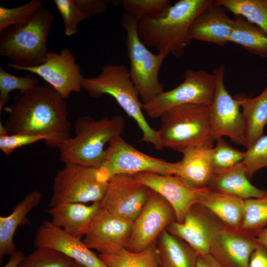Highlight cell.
<instances>
[{
	"instance_id": "8992f818",
	"label": "cell",
	"mask_w": 267,
	"mask_h": 267,
	"mask_svg": "<svg viewBox=\"0 0 267 267\" xmlns=\"http://www.w3.org/2000/svg\"><path fill=\"white\" fill-rule=\"evenodd\" d=\"M54 19L42 6L27 23L5 29L0 33V54L21 67L40 65L49 52L47 42Z\"/></svg>"
},
{
	"instance_id": "3957f363",
	"label": "cell",
	"mask_w": 267,
	"mask_h": 267,
	"mask_svg": "<svg viewBox=\"0 0 267 267\" xmlns=\"http://www.w3.org/2000/svg\"><path fill=\"white\" fill-rule=\"evenodd\" d=\"M82 89L92 98L104 95L112 96L132 118L142 133L141 141L153 144L157 150L163 149L158 131L148 123L143 113V103L138 91L133 83L129 70L123 64H108L102 66L96 76L84 77Z\"/></svg>"
},
{
	"instance_id": "2e32d148",
	"label": "cell",
	"mask_w": 267,
	"mask_h": 267,
	"mask_svg": "<svg viewBox=\"0 0 267 267\" xmlns=\"http://www.w3.org/2000/svg\"><path fill=\"white\" fill-rule=\"evenodd\" d=\"M133 222L113 215L101 207L93 219L83 241L100 254H115L126 248Z\"/></svg>"
},
{
	"instance_id": "52a82bcc",
	"label": "cell",
	"mask_w": 267,
	"mask_h": 267,
	"mask_svg": "<svg viewBox=\"0 0 267 267\" xmlns=\"http://www.w3.org/2000/svg\"><path fill=\"white\" fill-rule=\"evenodd\" d=\"M137 21L125 13L121 20V26L126 33L130 74L138 91L142 103L145 104L164 91L158 75L167 56L151 52L141 41L137 32Z\"/></svg>"
},
{
	"instance_id": "d590c367",
	"label": "cell",
	"mask_w": 267,
	"mask_h": 267,
	"mask_svg": "<svg viewBox=\"0 0 267 267\" xmlns=\"http://www.w3.org/2000/svg\"><path fill=\"white\" fill-rule=\"evenodd\" d=\"M122 3L125 13L137 20L159 15L172 5L169 0H124Z\"/></svg>"
},
{
	"instance_id": "7402d4cb",
	"label": "cell",
	"mask_w": 267,
	"mask_h": 267,
	"mask_svg": "<svg viewBox=\"0 0 267 267\" xmlns=\"http://www.w3.org/2000/svg\"><path fill=\"white\" fill-rule=\"evenodd\" d=\"M207 187L244 200L261 197L267 191L250 182L243 161L230 167L214 168Z\"/></svg>"
},
{
	"instance_id": "7bdbcfd3",
	"label": "cell",
	"mask_w": 267,
	"mask_h": 267,
	"mask_svg": "<svg viewBox=\"0 0 267 267\" xmlns=\"http://www.w3.org/2000/svg\"><path fill=\"white\" fill-rule=\"evenodd\" d=\"M256 237L258 242L267 248V226L260 231Z\"/></svg>"
},
{
	"instance_id": "7c38bea8",
	"label": "cell",
	"mask_w": 267,
	"mask_h": 267,
	"mask_svg": "<svg viewBox=\"0 0 267 267\" xmlns=\"http://www.w3.org/2000/svg\"><path fill=\"white\" fill-rule=\"evenodd\" d=\"M224 73L223 64L213 70L216 80V91L211 104L210 113L214 134L216 139L227 136L235 143L246 147L245 128L240 107L225 88Z\"/></svg>"
},
{
	"instance_id": "44dd1931",
	"label": "cell",
	"mask_w": 267,
	"mask_h": 267,
	"mask_svg": "<svg viewBox=\"0 0 267 267\" xmlns=\"http://www.w3.org/2000/svg\"><path fill=\"white\" fill-rule=\"evenodd\" d=\"M101 207L100 201L90 205L66 203L50 207L47 212L53 225L72 236L81 238Z\"/></svg>"
},
{
	"instance_id": "9c48e42d",
	"label": "cell",
	"mask_w": 267,
	"mask_h": 267,
	"mask_svg": "<svg viewBox=\"0 0 267 267\" xmlns=\"http://www.w3.org/2000/svg\"><path fill=\"white\" fill-rule=\"evenodd\" d=\"M178 167V162H169L148 155L118 136L109 142L104 162L98 169L99 178L108 181L119 174L134 175L148 172L175 176Z\"/></svg>"
},
{
	"instance_id": "f546056e",
	"label": "cell",
	"mask_w": 267,
	"mask_h": 267,
	"mask_svg": "<svg viewBox=\"0 0 267 267\" xmlns=\"http://www.w3.org/2000/svg\"><path fill=\"white\" fill-rule=\"evenodd\" d=\"M214 3L256 25L267 36V0H216Z\"/></svg>"
},
{
	"instance_id": "60d3db41",
	"label": "cell",
	"mask_w": 267,
	"mask_h": 267,
	"mask_svg": "<svg viewBox=\"0 0 267 267\" xmlns=\"http://www.w3.org/2000/svg\"><path fill=\"white\" fill-rule=\"evenodd\" d=\"M197 267H223L210 254L198 256Z\"/></svg>"
},
{
	"instance_id": "5b68a950",
	"label": "cell",
	"mask_w": 267,
	"mask_h": 267,
	"mask_svg": "<svg viewBox=\"0 0 267 267\" xmlns=\"http://www.w3.org/2000/svg\"><path fill=\"white\" fill-rule=\"evenodd\" d=\"M211 105L186 104L161 118L158 137L162 148L183 153L196 147L213 146L216 139L211 120Z\"/></svg>"
},
{
	"instance_id": "e0dca14e",
	"label": "cell",
	"mask_w": 267,
	"mask_h": 267,
	"mask_svg": "<svg viewBox=\"0 0 267 267\" xmlns=\"http://www.w3.org/2000/svg\"><path fill=\"white\" fill-rule=\"evenodd\" d=\"M140 182L158 193L170 204L176 215V221L182 222L195 204L204 188H196L173 175L140 173L133 175Z\"/></svg>"
},
{
	"instance_id": "277c9868",
	"label": "cell",
	"mask_w": 267,
	"mask_h": 267,
	"mask_svg": "<svg viewBox=\"0 0 267 267\" xmlns=\"http://www.w3.org/2000/svg\"><path fill=\"white\" fill-rule=\"evenodd\" d=\"M124 127V119L120 115L99 120L89 116L79 117L74 124V136L58 147L60 160L64 164L99 168L106 155L105 145L121 136Z\"/></svg>"
},
{
	"instance_id": "d6986e66",
	"label": "cell",
	"mask_w": 267,
	"mask_h": 267,
	"mask_svg": "<svg viewBox=\"0 0 267 267\" xmlns=\"http://www.w3.org/2000/svg\"><path fill=\"white\" fill-rule=\"evenodd\" d=\"M258 244L256 236L225 227L216 235L210 254L223 267H248Z\"/></svg>"
},
{
	"instance_id": "d6a6232c",
	"label": "cell",
	"mask_w": 267,
	"mask_h": 267,
	"mask_svg": "<svg viewBox=\"0 0 267 267\" xmlns=\"http://www.w3.org/2000/svg\"><path fill=\"white\" fill-rule=\"evenodd\" d=\"M75 263L72 259L55 249L35 247L24 257L19 267H74Z\"/></svg>"
},
{
	"instance_id": "8fae6325",
	"label": "cell",
	"mask_w": 267,
	"mask_h": 267,
	"mask_svg": "<svg viewBox=\"0 0 267 267\" xmlns=\"http://www.w3.org/2000/svg\"><path fill=\"white\" fill-rule=\"evenodd\" d=\"M7 66L18 71H24L36 74L46 84L54 88L65 100L72 92H80L84 78L80 65L68 48L59 52L49 51L45 61L39 66L25 67L13 63Z\"/></svg>"
},
{
	"instance_id": "74e56055",
	"label": "cell",
	"mask_w": 267,
	"mask_h": 267,
	"mask_svg": "<svg viewBox=\"0 0 267 267\" xmlns=\"http://www.w3.org/2000/svg\"><path fill=\"white\" fill-rule=\"evenodd\" d=\"M216 144L212 149V160L214 168H227L243 160L245 152L230 146L223 138L216 139Z\"/></svg>"
},
{
	"instance_id": "d4e9b609",
	"label": "cell",
	"mask_w": 267,
	"mask_h": 267,
	"mask_svg": "<svg viewBox=\"0 0 267 267\" xmlns=\"http://www.w3.org/2000/svg\"><path fill=\"white\" fill-rule=\"evenodd\" d=\"M42 198L41 191L35 190L27 193L7 216H0V262L6 255L16 250L14 242L15 232L20 226L30 224L27 215L38 206Z\"/></svg>"
},
{
	"instance_id": "30bf717a",
	"label": "cell",
	"mask_w": 267,
	"mask_h": 267,
	"mask_svg": "<svg viewBox=\"0 0 267 267\" xmlns=\"http://www.w3.org/2000/svg\"><path fill=\"white\" fill-rule=\"evenodd\" d=\"M108 181L99 177L98 169L72 164H65L53 179L50 207L66 203L86 204L100 202Z\"/></svg>"
},
{
	"instance_id": "f1b7e54d",
	"label": "cell",
	"mask_w": 267,
	"mask_h": 267,
	"mask_svg": "<svg viewBox=\"0 0 267 267\" xmlns=\"http://www.w3.org/2000/svg\"><path fill=\"white\" fill-rule=\"evenodd\" d=\"M229 42L239 44L248 51L267 58V36L258 26L236 16Z\"/></svg>"
},
{
	"instance_id": "ab89813d",
	"label": "cell",
	"mask_w": 267,
	"mask_h": 267,
	"mask_svg": "<svg viewBox=\"0 0 267 267\" xmlns=\"http://www.w3.org/2000/svg\"><path fill=\"white\" fill-rule=\"evenodd\" d=\"M248 267H267V248L260 244L252 253Z\"/></svg>"
},
{
	"instance_id": "8d00e7d4",
	"label": "cell",
	"mask_w": 267,
	"mask_h": 267,
	"mask_svg": "<svg viewBox=\"0 0 267 267\" xmlns=\"http://www.w3.org/2000/svg\"><path fill=\"white\" fill-rule=\"evenodd\" d=\"M245 152L243 162L250 179L255 173L267 167V134L260 137Z\"/></svg>"
},
{
	"instance_id": "9a60e30c",
	"label": "cell",
	"mask_w": 267,
	"mask_h": 267,
	"mask_svg": "<svg viewBox=\"0 0 267 267\" xmlns=\"http://www.w3.org/2000/svg\"><path fill=\"white\" fill-rule=\"evenodd\" d=\"M225 227L209 210L197 203L191 207L182 222L175 221L166 230L185 241L199 256L210 254L216 235Z\"/></svg>"
},
{
	"instance_id": "ee69618b",
	"label": "cell",
	"mask_w": 267,
	"mask_h": 267,
	"mask_svg": "<svg viewBox=\"0 0 267 267\" xmlns=\"http://www.w3.org/2000/svg\"><path fill=\"white\" fill-rule=\"evenodd\" d=\"M74 267H84L76 262Z\"/></svg>"
},
{
	"instance_id": "5bb4252c",
	"label": "cell",
	"mask_w": 267,
	"mask_h": 267,
	"mask_svg": "<svg viewBox=\"0 0 267 267\" xmlns=\"http://www.w3.org/2000/svg\"><path fill=\"white\" fill-rule=\"evenodd\" d=\"M151 189L133 175L113 177L102 200L101 208L111 214L134 222L146 204Z\"/></svg>"
},
{
	"instance_id": "e575fe53",
	"label": "cell",
	"mask_w": 267,
	"mask_h": 267,
	"mask_svg": "<svg viewBox=\"0 0 267 267\" xmlns=\"http://www.w3.org/2000/svg\"><path fill=\"white\" fill-rule=\"evenodd\" d=\"M42 6L40 0H31L12 8L0 6V33L10 27L27 23Z\"/></svg>"
},
{
	"instance_id": "484cf974",
	"label": "cell",
	"mask_w": 267,
	"mask_h": 267,
	"mask_svg": "<svg viewBox=\"0 0 267 267\" xmlns=\"http://www.w3.org/2000/svg\"><path fill=\"white\" fill-rule=\"evenodd\" d=\"M234 97L241 109L248 149L263 135L267 124V90L253 98L243 93Z\"/></svg>"
},
{
	"instance_id": "836d02e7",
	"label": "cell",
	"mask_w": 267,
	"mask_h": 267,
	"mask_svg": "<svg viewBox=\"0 0 267 267\" xmlns=\"http://www.w3.org/2000/svg\"><path fill=\"white\" fill-rule=\"evenodd\" d=\"M39 84L38 78L32 75L19 77L11 74L0 66V113L10 99L11 92L19 90L20 93L31 90Z\"/></svg>"
},
{
	"instance_id": "603a6c76",
	"label": "cell",
	"mask_w": 267,
	"mask_h": 267,
	"mask_svg": "<svg viewBox=\"0 0 267 267\" xmlns=\"http://www.w3.org/2000/svg\"><path fill=\"white\" fill-rule=\"evenodd\" d=\"M213 146H203L189 149L182 154L175 176L188 185L196 188L208 187L214 166Z\"/></svg>"
},
{
	"instance_id": "ac0fdd59",
	"label": "cell",
	"mask_w": 267,
	"mask_h": 267,
	"mask_svg": "<svg viewBox=\"0 0 267 267\" xmlns=\"http://www.w3.org/2000/svg\"><path fill=\"white\" fill-rule=\"evenodd\" d=\"M34 245L35 247H47L60 251L84 267H108L81 238L67 234L46 220L37 228Z\"/></svg>"
},
{
	"instance_id": "b9f144b4",
	"label": "cell",
	"mask_w": 267,
	"mask_h": 267,
	"mask_svg": "<svg viewBox=\"0 0 267 267\" xmlns=\"http://www.w3.org/2000/svg\"><path fill=\"white\" fill-rule=\"evenodd\" d=\"M9 260L2 267H19L25 255L20 250L15 251L11 254Z\"/></svg>"
},
{
	"instance_id": "4dcf8cb0",
	"label": "cell",
	"mask_w": 267,
	"mask_h": 267,
	"mask_svg": "<svg viewBox=\"0 0 267 267\" xmlns=\"http://www.w3.org/2000/svg\"><path fill=\"white\" fill-rule=\"evenodd\" d=\"M156 242L139 252L124 248L113 254L98 256L108 267H159Z\"/></svg>"
},
{
	"instance_id": "f35d334b",
	"label": "cell",
	"mask_w": 267,
	"mask_h": 267,
	"mask_svg": "<svg viewBox=\"0 0 267 267\" xmlns=\"http://www.w3.org/2000/svg\"><path fill=\"white\" fill-rule=\"evenodd\" d=\"M41 140H45L44 136L24 134H9L3 124L0 123V149L6 155L10 156L14 150L32 144Z\"/></svg>"
},
{
	"instance_id": "ffe728a7",
	"label": "cell",
	"mask_w": 267,
	"mask_h": 267,
	"mask_svg": "<svg viewBox=\"0 0 267 267\" xmlns=\"http://www.w3.org/2000/svg\"><path fill=\"white\" fill-rule=\"evenodd\" d=\"M223 6L214 3L201 13L189 29L193 40L211 43L220 46L229 42L234 20Z\"/></svg>"
},
{
	"instance_id": "4fadbf2b",
	"label": "cell",
	"mask_w": 267,
	"mask_h": 267,
	"mask_svg": "<svg viewBox=\"0 0 267 267\" xmlns=\"http://www.w3.org/2000/svg\"><path fill=\"white\" fill-rule=\"evenodd\" d=\"M174 209L168 201L151 189L149 198L134 222L126 248L141 252L156 241L160 234L176 221Z\"/></svg>"
},
{
	"instance_id": "6da1fadb",
	"label": "cell",
	"mask_w": 267,
	"mask_h": 267,
	"mask_svg": "<svg viewBox=\"0 0 267 267\" xmlns=\"http://www.w3.org/2000/svg\"><path fill=\"white\" fill-rule=\"evenodd\" d=\"M4 110L8 118L3 126L9 134L44 136L52 148L71 137L66 100L46 83L20 93Z\"/></svg>"
},
{
	"instance_id": "4316f807",
	"label": "cell",
	"mask_w": 267,
	"mask_h": 267,
	"mask_svg": "<svg viewBox=\"0 0 267 267\" xmlns=\"http://www.w3.org/2000/svg\"><path fill=\"white\" fill-rule=\"evenodd\" d=\"M156 246L159 267H197L196 252L185 241L166 229L158 237Z\"/></svg>"
},
{
	"instance_id": "f6af8a7d",
	"label": "cell",
	"mask_w": 267,
	"mask_h": 267,
	"mask_svg": "<svg viewBox=\"0 0 267 267\" xmlns=\"http://www.w3.org/2000/svg\"><path fill=\"white\" fill-rule=\"evenodd\" d=\"M265 89H266L267 90V86H266V87L265 88Z\"/></svg>"
},
{
	"instance_id": "cb8c5ba5",
	"label": "cell",
	"mask_w": 267,
	"mask_h": 267,
	"mask_svg": "<svg viewBox=\"0 0 267 267\" xmlns=\"http://www.w3.org/2000/svg\"><path fill=\"white\" fill-rule=\"evenodd\" d=\"M198 203L214 214L227 228L240 230L245 212V200L208 187L201 191Z\"/></svg>"
},
{
	"instance_id": "83f0119b",
	"label": "cell",
	"mask_w": 267,
	"mask_h": 267,
	"mask_svg": "<svg viewBox=\"0 0 267 267\" xmlns=\"http://www.w3.org/2000/svg\"><path fill=\"white\" fill-rule=\"evenodd\" d=\"M62 17L65 35L70 37L78 32V25L91 16L102 14L107 8L104 0H54Z\"/></svg>"
},
{
	"instance_id": "1f68e13d",
	"label": "cell",
	"mask_w": 267,
	"mask_h": 267,
	"mask_svg": "<svg viewBox=\"0 0 267 267\" xmlns=\"http://www.w3.org/2000/svg\"><path fill=\"white\" fill-rule=\"evenodd\" d=\"M267 226V191L262 196L245 200L244 219L240 230L256 236Z\"/></svg>"
},
{
	"instance_id": "7a4b0ae2",
	"label": "cell",
	"mask_w": 267,
	"mask_h": 267,
	"mask_svg": "<svg viewBox=\"0 0 267 267\" xmlns=\"http://www.w3.org/2000/svg\"><path fill=\"white\" fill-rule=\"evenodd\" d=\"M212 0H180L162 13L147 16L137 22V32L141 41L158 53L181 57L192 40L190 26L195 19L213 4Z\"/></svg>"
},
{
	"instance_id": "ba28073f",
	"label": "cell",
	"mask_w": 267,
	"mask_h": 267,
	"mask_svg": "<svg viewBox=\"0 0 267 267\" xmlns=\"http://www.w3.org/2000/svg\"><path fill=\"white\" fill-rule=\"evenodd\" d=\"M181 83L164 91L147 103L145 114L152 119L160 118L169 110L183 105L212 104L216 89L214 74L203 70H186Z\"/></svg>"
}]
</instances>
